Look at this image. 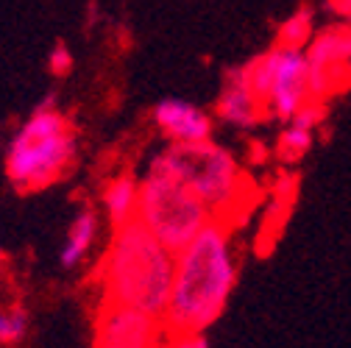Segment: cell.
Here are the masks:
<instances>
[{
	"instance_id": "obj_9",
	"label": "cell",
	"mask_w": 351,
	"mask_h": 348,
	"mask_svg": "<svg viewBox=\"0 0 351 348\" xmlns=\"http://www.w3.org/2000/svg\"><path fill=\"white\" fill-rule=\"evenodd\" d=\"M151 120L156 132L167 140V145H201L209 142L215 134L212 114L182 98L159 101L151 112Z\"/></svg>"
},
{
	"instance_id": "obj_17",
	"label": "cell",
	"mask_w": 351,
	"mask_h": 348,
	"mask_svg": "<svg viewBox=\"0 0 351 348\" xmlns=\"http://www.w3.org/2000/svg\"><path fill=\"white\" fill-rule=\"evenodd\" d=\"M51 67L53 73H67L70 70V51L64 45H56L53 53H51Z\"/></svg>"
},
{
	"instance_id": "obj_13",
	"label": "cell",
	"mask_w": 351,
	"mask_h": 348,
	"mask_svg": "<svg viewBox=\"0 0 351 348\" xmlns=\"http://www.w3.org/2000/svg\"><path fill=\"white\" fill-rule=\"evenodd\" d=\"M313 142H315V128L293 117L290 123H285L276 140V159L282 164H295L313 151Z\"/></svg>"
},
{
	"instance_id": "obj_18",
	"label": "cell",
	"mask_w": 351,
	"mask_h": 348,
	"mask_svg": "<svg viewBox=\"0 0 351 348\" xmlns=\"http://www.w3.org/2000/svg\"><path fill=\"white\" fill-rule=\"evenodd\" d=\"M329 6H332L337 14H343V17L351 20V0H329Z\"/></svg>"
},
{
	"instance_id": "obj_6",
	"label": "cell",
	"mask_w": 351,
	"mask_h": 348,
	"mask_svg": "<svg viewBox=\"0 0 351 348\" xmlns=\"http://www.w3.org/2000/svg\"><path fill=\"white\" fill-rule=\"evenodd\" d=\"M245 70H248V81L254 86L256 98L265 106L268 120L290 123L313 101L310 62H306L304 48H287L276 42L268 53L251 59Z\"/></svg>"
},
{
	"instance_id": "obj_10",
	"label": "cell",
	"mask_w": 351,
	"mask_h": 348,
	"mask_svg": "<svg viewBox=\"0 0 351 348\" xmlns=\"http://www.w3.org/2000/svg\"><path fill=\"white\" fill-rule=\"evenodd\" d=\"M215 112H217V120L237 128V132H248V128H256L262 120H268L265 106H262V101L256 98L254 86L248 81L245 64L226 73Z\"/></svg>"
},
{
	"instance_id": "obj_2",
	"label": "cell",
	"mask_w": 351,
	"mask_h": 348,
	"mask_svg": "<svg viewBox=\"0 0 351 348\" xmlns=\"http://www.w3.org/2000/svg\"><path fill=\"white\" fill-rule=\"evenodd\" d=\"M176 273V253L162 245L137 217L112 229L101 259L104 298L165 318Z\"/></svg>"
},
{
	"instance_id": "obj_11",
	"label": "cell",
	"mask_w": 351,
	"mask_h": 348,
	"mask_svg": "<svg viewBox=\"0 0 351 348\" xmlns=\"http://www.w3.org/2000/svg\"><path fill=\"white\" fill-rule=\"evenodd\" d=\"M98 234H101V217H98V212L81 209L73 221L67 223V232H64V240H62V251H59L62 265L67 271H75L78 265H84L86 256L93 253V248L98 243Z\"/></svg>"
},
{
	"instance_id": "obj_19",
	"label": "cell",
	"mask_w": 351,
	"mask_h": 348,
	"mask_svg": "<svg viewBox=\"0 0 351 348\" xmlns=\"http://www.w3.org/2000/svg\"><path fill=\"white\" fill-rule=\"evenodd\" d=\"M0 259H3V253H0Z\"/></svg>"
},
{
	"instance_id": "obj_4",
	"label": "cell",
	"mask_w": 351,
	"mask_h": 348,
	"mask_svg": "<svg viewBox=\"0 0 351 348\" xmlns=\"http://www.w3.org/2000/svg\"><path fill=\"white\" fill-rule=\"evenodd\" d=\"M78 142L67 117L53 106H39L9 142L6 173L20 190H45L75 162Z\"/></svg>"
},
{
	"instance_id": "obj_5",
	"label": "cell",
	"mask_w": 351,
	"mask_h": 348,
	"mask_svg": "<svg viewBox=\"0 0 351 348\" xmlns=\"http://www.w3.org/2000/svg\"><path fill=\"white\" fill-rule=\"evenodd\" d=\"M165 153L187 182V187L212 212V217H221L229 223V212L243 203V195L248 190L237 156L212 140L201 145H167Z\"/></svg>"
},
{
	"instance_id": "obj_8",
	"label": "cell",
	"mask_w": 351,
	"mask_h": 348,
	"mask_svg": "<svg viewBox=\"0 0 351 348\" xmlns=\"http://www.w3.org/2000/svg\"><path fill=\"white\" fill-rule=\"evenodd\" d=\"M165 321L134 307L104 301L95 321V348H162Z\"/></svg>"
},
{
	"instance_id": "obj_3",
	"label": "cell",
	"mask_w": 351,
	"mask_h": 348,
	"mask_svg": "<svg viewBox=\"0 0 351 348\" xmlns=\"http://www.w3.org/2000/svg\"><path fill=\"white\" fill-rule=\"evenodd\" d=\"M137 221L173 253H179L212 221V212L179 176L165 148L148 162L140 179Z\"/></svg>"
},
{
	"instance_id": "obj_12",
	"label": "cell",
	"mask_w": 351,
	"mask_h": 348,
	"mask_svg": "<svg viewBox=\"0 0 351 348\" xmlns=\"http://www.w3.org/2000/svg\"><path fill=\"white\" fill-rule=\"evenodd\" d=\"M101 203H104V212L109 217L112 229L134 221L137 206H140V179H134L131 173H120V176L109 179L104 187Z\"/></svg>"
},
{
	"instance_id": "obj_15",
	"label": "cell",
	"mask_w": 351,
	"mask_h": 348,
	"mask_svg": "<svg viewBox=\"0 0 351 348\" xmlns=\"http://www.w3.org/2000/svg\"><path fill=\"white\" fill-rule=\"evenodd\" d=\"M28 312L17 303H0V345H20L28 334Z\"/></svg>"
},
{
	"instance_id": "obj_1",
	"label": "cell",
	"mask_w": 351,
	"mask_h": 348,
	"mask_svg": "<svg viewBox=\"0 0 351 348\" xmlns=\"http://www.w3.org/2000/svg\"><path fill=\"white\" fill-rule=\"evenodd\" d=\"M237 279H240V262L234 251L232 223L212 217L176 253L173 290L162 318L167 334L206 332L223 315L237 287Z\"/></svg>"
},
{
	"instance_id": "obj_16",
	"label": "cell",
	"mask_w": 351,
	"mask_h": 348,
	"mask_svg": "<svg viewBox=\"0 0 351 348\" xmlns=\"http://www.w3.org/2000/svg\"><path fill=\"white\" fill-rule=\"evenodd\" d=\"M162 348H209L206 332H195V334H167Z\"/></svg>"
},
{
	"instance_id": "obj_14",
	"label": "cell",
	"mask_w": 351,
	"mask_h": 348,
	"mask_svg": "<svg viewBox=\"0 0 351 348\" xmlns=\"http://www.w3.org/2000/svg\"><path fill=\"white\" fill-rule=\"evenodd\" d=\"M315 36V17L310 9H298L295 14H290L282 25H279V36L276 42L279 45H287V48H304L313 42Z\"/></svg>"
},
{
	"instance_id": "obj_7",
	"label": "cell",
	"mask_w": 351,
	"mask_h": 348,
	"mask_svg": "<svg viewBox=\"0 0 351 348\" xmlns=\"http://www.w3.org/2000/svg\"><path fill=\"white\" fill-rule=\"evenodd\" d=\"M310 62V92L315 101H326L351 84V20L315 31L306 45Z\"/></svg>"
}]
</instances>
